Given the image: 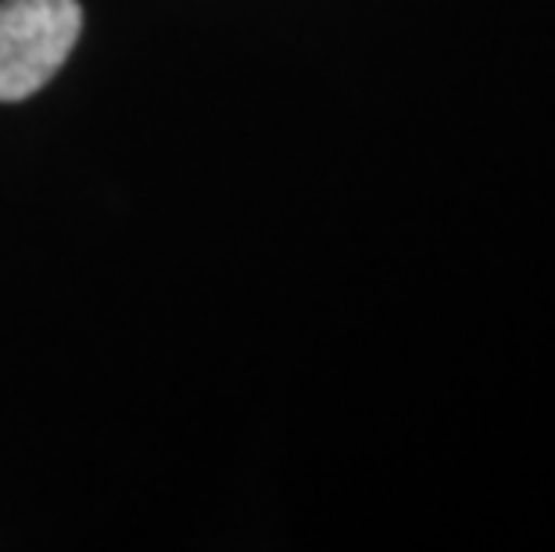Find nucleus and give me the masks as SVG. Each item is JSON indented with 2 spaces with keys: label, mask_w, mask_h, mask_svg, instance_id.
I'll use <instances>...</instances> for the list:
<instances>
[{
  "label": "nucleus",
  "mask_w": 555,
  "mask_h": 552,
  "mask_svg": "<svg viewBox=\"0 0 555 552\" xmlns=\"http://www.w3.org/2000/svg\"><path fill=\"white\" fill-rule=\"evenodd\" d=\"M79 29V0H0V101H26L54 79Z\"/></svg>",
  "instance_id": "f257e3e1"
}]
</instances>
